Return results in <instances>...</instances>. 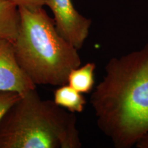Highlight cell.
<instances>
[{"label": "cell", "mask_w": 148, "mask_h": 148, "mask_svg": "<svg viewBox=\"0 0 148 148\" xmlns=\"http://www.w3.org/2000/svg\"><path fill=\"white\" fill-rule=\"evenodd\" d=\"M90 98L99 129L116 148L136 145L148 133V42L110 58Z\"/></svg>", "instance_id": "6da1fadb"}, {"label": "cell", "mask_w": 148, "mask_h": 148, "mask_svg": "<svg viewBox=\"0 0 148 148\" xmlns=\"http://www.w3.org/2000/svg\"><path fill=\"white\" fill-rule=\"evenodd\" d=\"M75 113L42 99L36 88L21 95L0 120V148H80Z\"/></svg>", "instance_id": "7a4b0ae2"}, {"label": "cell", "mask_w": 148, "mask_h": 148, "mask_svg": "<svg viewBox=\"0 0 148 148\" xmlns=\"http://www.w3.org/2000/svg\"><path fill=\"white\" fill-rule=\"evenodd\" d=\"M20 24L13 42L18 64L34 84L60 86L81 65L77 49L57 30L53 18L43 8H18Z\"/></svg>", "instance_id": "3957f363"}, {"label": "cell", "mask_w": 148, "mask_h": 148, "mask_svg": "<svg viewBox=\"0 0 148 148\" xmlns=\"http://www.w3.org/2000/svg\"><path fill=\"white\" fill-rule=\"evenodd\" d=\"M61 36L78 50L89 34L92 21L79 13L71 0H45Z\"/></svg>", "instance_id": "277c9868"}, {"label": "cell", "mask_w": 148, "mask_h": 148, "mask_svg": "<svg viewBox=\"0 0 148 148\" xmlns=\"http://www.w3.org/2000/svg\"><path fill=\"white\" fill-rule=\"evenodd\" d=\"M36 86L18 64L13 42L0 38V90L16 92L22 95Z\"/></svg>", "instance_id": "5b68a950"}, {"label": "cell", "mask_w": 148, "mask_h": 148, "mask_svg": "<svg viewBox=\"0 0 148 148\" xmlns=\"http://www.w3.org/2000/svg\"><path fill=\"white\" fill-rule=\"evenodd\" d=\"M20 24L18 8L8 0H0V38L13 42Z\"/></svg>", "instance_id": "8992f818"}, {"label": "cell", "mask_w": 148, "mask_h": 148, "mask_svg": "<svg viewBox=\"0 0 148 148\" xmlns=\"http://www.w3.org/2000/svg\"><path fill=\"white\" fill-rule=\"evenodd\" d=\"M53 101L59 106L73 113L82 112L86 103L83 94L67 84L58 86L54 90Z\"/></svg>", "instance_id": "52a82bcc"}, {"label": "cell", "mask_w": 148, "mask_h": 148, "mask_svg": "<svg viewBox=\"0 0 148 148\" xmlns=\"http://www.w3.org/2000/svg\"><path fill=\"white\" fill-rule=\"evenodd\" d=\"M95 69L94 62H87L73 69L68 76L67 84L82 94L91 92L95 86Z\"/></svg>", "instance_id": "ba28073f"}, {"label": "cell", "mask_w": 148, "mask_h": 148, "mask_svg": "<svg viewBox=\"0 0 148 148\" xmlns=\"http://www.w3.org/2000/svg\"><path fill=\"white\" fill-rule=\"evenodd\" d=\"M21 97L16 92L0 90V120L9 108Z\"/></svg>", "instance_id": "9c48e42d"}, {"label": "cell", "mask_w": 148, "mask_h": 148, "mask_svg": "<svg viewBox=\"0 0 148 148\" xmlns=\"http://www.w3.org/2000/svg\"><path fill=\"white\" fill-rule=\"evenodd\" d=\"M18 8H24L29 10H36L43 8L45 0H8Z\"/></svg>", "instance_id": "30bf717a"}, {"label": "cell", "mask_w": 148, "mask_h": 148, "mask_svg": "<svg viewBox=\"0 0 148 148\" xmlns=\"http://www.w3.org/2000/svg\"><path fill=\"white\" fill-rule=\"evenodd\" d=\"M135 146L137 148H148V133L140 138Z\"/></svg>", "instance_id": "8fae6325"}]
</instances>
